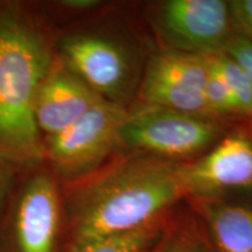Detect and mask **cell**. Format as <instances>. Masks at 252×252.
<instances>
[{
  "label": "cell",
  "mask_w": 252,
  "mask_h": 252,
  "mask_svg": "<svg viewBox=\"0 0 252 252\" xmlns=\"http://www.w3.org/2000/svg\"><path fill=\"white\" fill-rule=\"evenodd\" d=\"M62 186L68 250L149 225L188 196L180 166L156 157L106 163L83 180Z\"/></svg>",
  "instance_id": "obj_1"
},
{
  "label": "cell",
  "mask_w": 252,
  "mask_h": 252,
  "mask_svg": "<svg viewBox=\"0 0 252 252\" xmlns=\"http://www.w3.org/2000/svg\"><path fill=\"white\" fill-rule=\"evenodd\" d=\"M56 36L39 1L0 0V165L14 172L43 160L33 104Z\"/></svg>",
  "instance_id": "obj_2"
},
{
  "label": "cell",
  "mask_w": 252,
  "mask_h": 252,
  "mask_svg": "<svg viewBox=\"0 0 252 252\" xmlns=\"http://www.w3.org/2000/svg\"><path fill=\"white\" fill-rule=\"evenodd\" d=\"M63 186L45 160L14 172L0 214V252H67Z\"/></svg>",
  "instance_id": "obj_3"
},
{
  "label": "cell",
  "mask_w": 252,
  "mask_h": 252,
  "mask_svg": "<svg viewBox=\"0 0 252 252\" xmlns=\"http://www.w3.org/2000/svg\"><path fill=\"white\" fill-rule=\"evenodd\" d=\"M127 115L121 103L102 99L67 130L43 139V160L62 185L83 180L106 165L121 145Z\"/></svg>",
  "instance_id": "obj_4"
},
{
  "label": "cell",
  "mask_w": 252,
  "mask_h": 252,
  "mask_svg": "<svg viewBox=\"0 0 252 252\" xmlns=\"http://www.w3.org/2000/svg\"><path fill=\"white\" fill-rule=\"evenodd\" d=\"M219 135V126L207 117L146 105L128 113L119 141L163 159L194 156L206 150Z\"/></svg>",
  "instance_id": "obj_5"
},
{
  "label": "cell",
  "mask_w": 252,
  "mask_h": 252,
  "mask_svg": "<svg viewBox=\"0 0 252 252\" xmlns=\"http://www.w3.org/2000/svg\"><path fill=\"white\" fill-rule=\"evenodd\" d=\"M55 54L102 98L119 103L130 67L115 40L96 28L80 25L58 34Z\"/></svg>",
  "instance_id": "obj_6"
},
{
  "label": "cell",
  "mask_w": 252,
  "mask_h": 252,
  "mask_svg": "<svg viewBox=\"0 0 252 252\" xmlns=\"http://www.w3.org/2000/svg\"><path fill=\"white\" fill-rule=\"evenodd\" d=\"M208 55L171 49L151 59L140 89L141 99L157 106L208 117Z\"/></svg>",
  "instance_id": "obj_7"
},
{
  "label": "cell",
  "mask_w": 252,
  "mask_h": 252,
  "mask_svg": "<svg viewBox=\"0 0 252 252\" xmlns=\"http://www.w3.org/2000/svg\"><path fill=\"white\" fill-rule=\"evenodd\" d=\"M159 25L173 49L195 54L220 52L234 36L229 1L222 0H169L160 8Z\"/></svg>",
  "instance_id": "obj_8"
},
{
  "label": "cell",
  "mask_w": 252,
  "mask_h": 252,
  "mask_svg": "<svg viewBox=\"0 0 252 252\" xmlns=\"http://www.w3.org/2000/svg\"><path fill=\"white\" fill-rule=\"evenodd\" d=\"M180 175L187 195L195 198L252 188V140L242 133L229 135L195 162L180 166Z\"/></svg>",
  "instance_id": "obj_9"
},
{
  "label": "cell",
  "mask_w": 252,
  "mask_h": 252,
  "mask_svg": "<svg viewBox=\"0 0 252 252\" xmlns=\"http://www.w3.org/2000/svg\"><path fill=\"white\" fill-rule=\"evenodd\" d=\"M104 99L58 58L41 82L33 104L34 123L41 138L65 131Z\"/></svg>",
  "instance_id": "obj_10"
},
{
  "label": "cell",
  "mask_w": 252,
  "mask_h": 252,
  "mask_svg": "<svg viewBox=\"0 0 252 252\" xmlns=\"http://www.w3.org/2000/svg\"><path fill=\"white\" fill-rule=\"evenodd\" d=\"M194 209L214 252H252V200L195 198Z\"/></svg>",
  "instance_id": "obj_11"
},
{
  "label": "cell",
  "mask_w": 252,
  "mask_h": 252,
  "mask_svg": "<svg viewBox=\"0 0 252 252\" xmlns=\"http://www.w3.org/2000/svg\"><path fill=\"white\" fill-rule=\"evenodd\" d=\"M168 224L166 216L134 231L88 242L67 252H147L162 237Z\"/></svg>",
  "instance_id": "obj_12"
},
{
  "label": "cell",
  "mask_w": 252,
  "mask_h": 252,
  "mask_svg": "<svg viewBox=\"0 0 252 252\" xmlns=\"http://www.w3.org/2000/svg\"><path fill=\"white\" fill-rule=\"evenodd\" d=\"M212 56L228 84L237 113L250 115L252 112V84L247 72L223 50L213 53Z\"/></svg>",
  "instance_id": "obj_13"
},
{
  "label": "cell",
  "mask_w": 252,
  "mask_h": 252,
  "mask_svg": "<svg viewBox=\"0 0 252 252\" xmlns=\"http://www.w3.org/2000/svg\"><path fill=\"white\" fill-rule=\"evenodd\" d=\"M209 61V70L206 82V102L210 115H229V113H237L236 105L230 93L228 84L217 68L212 54H208Z\"/></svg>",
  "instance_id": "obj_14"
},
{
  "label": "cell",
  "mask_w": 252,
  "mask_h": 252,
  "mask_svg": "<svg viewBox=\"0 0 252 252\" xmlns=\"http://www.w3.org/2000/svg\"><path fill=\"white\" fill-rule=\"evenodd\" d=\"M193 229L194 222L175 225L168 224L152 252H188Z\"/></svg>",
  "instance_id": "obj_15"
},
{
  "label": "cell",
  "mask_w": 252,
  "mask_h": 252,
  "mask_svg": "<svg viewBox=\"0 0 252 252\" xmlns=\"http://www.w3.org/2000/svg\"><path fill=\"white\" fill-rule=\"evenodd\" d=\"M223 52L231 56L243 68L252 84V41L237 34L229 40Z\"/></svg>",
  "instance_id": "obj_16"
},
{
  "label": "cell",
  "mask_w": 252,
  "mask_h": 252,
  "mask_svg": "<svg viewBox=\"0 0 252 252\" xmlns=\"http://www.w3.org/2000/svg\"><path fill=\"white\" fill-rule=\"evenodd\" d=\"M234 26L237 27L239 35L252 41V0H234L229 1Z\"/></svg>",
  "instance_id": "obj_17"
},
{
  "label": "cell",
  "mask_w": 252,
  "mask_h": 252,
  "mask_svg": "<svg viewBox=\"0 0 252 252\" xmlns=\"http://www.w3.org/2000/svg\"><path fill=\"white\" fill-rule=\"evenodd\" d=\"M188 252H214L197 222H194L193 236H191L190 247H189Z\"/></svg>",
  "instance_id": "obj_18"
},
{
  "label": "cell",
  "mask_w": 252,
  "mask_h": 252,
  "mask_svg": "<svg viewBox=\"0 0 252 252\" xmlns=\"http://www.w3.org/2000/svg\"><path fill=\"white\" fill-rule=\"evenodd\" d=\"M14 171L0 165V214H1L2 206H4L6 195L8 193L9 186L12 184Z\"/></svg>",
  "instance_id": "obj_19"
},
{
  "label": "cell",
  "mask_w": 252,
  "mask_h": 252,
  "mask_svg": "<svg viewBox=\"0 0 252 252\" xmlns=\"http://www.w3.org/2000/svg\"><path fill=\"white\" fill-rule=\"evenodd\" d=\"M249 116H250V117H251V127H252V112H251ZM251 140H252V139H251Z\"/></svg>",
  "instance_id": "obj_20"
},
{
  "label": "cell",
  "mask_w": 252,
  "mask_h": 252,
  "mask_svg": "<svg viewBox=\"0 0 252 252\" xmlns=\"http://www.w3.org/2000/svg\"><path fill=\"white\" fill-rule=\"evenodd\" d=\"M154 247H156V245H154ZM154 247H153V248H154ZM153 248H152V249H151V250H149V251H147V252H152V251H153Z\"/></svg>",
  "instance_id": "obj_21"
}]
</instances>
